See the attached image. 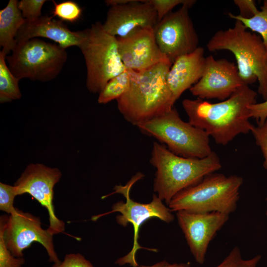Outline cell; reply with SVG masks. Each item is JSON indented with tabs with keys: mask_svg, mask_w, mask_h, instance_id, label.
Wrapping results in <instances>:
<instances>
[{
	"mask_svg": "<svg viewBox=\"0 0 267 267\" xmlns=\"http://www.w3.org/2000/svg\"><path fill=\"white\" fill-rule=\"evenodd\" d=\"M176 216L191 254L197 263L203 264L210 242L227 222L229 215L181 210L177 212Z\"/></svg>",
	"mask_w": 267,
	"mask_h": 267,
	"instance_id": "14",
	"label": "cell"
},
{
	"mask_svg": "<svg viewBox=\"0 0 267 267\" xmlns=\"http://www.w3.org/2000/svg\"><path fill=\"white\" fill-rule=\"evenodd\" d=\"M266 216H267V211L266 212Z\"/></svg>",
	"mask_w": 267,
	"mask_h": 267,
	"instance_id": "34",
	"label": "cell"
},
{
	"mask_svg": "<svg viewBox=\"0 0 267 267\" xmlns=\"http://www.w3.org/2000/svg\"><path fill=\"white\" fill-rule=\"evenodd\" d=\"M205 60L204 49L199 46L193 52L179 56L172 63L167 82L175 102L201 79Z\"/></svg>",
	"mask_w": 267,
	"mask_h": 267,
	"instance_id": "18",
	"label": "cell"
},
{
	"mask_svg": "<svg viewBox=\"0 0 267 267\" xmlns=\"http://www.w3.org/2000/svg\"><path fill=\"white\" fill-rule=\"evenodd\" d=\"M233 2L239 9L238 15L244 18H250L259 11L253 0H234Z\"/></svg>",
	"mask_w": 267,
	"mask_h": 267,
	"instance_id": "32",
	"label": "cell"
},
{
	"mask_svg": "<svg viewBox=\"0 0 267 267\" xmlns=\"http://www.w3.org/2000/svg\"><path fill=\"white\" fill-rule=\"evenodd\" d=\"M52 267H94L91 263L80 253H71L65 255L63 261L53 264Z\"/></svg>",
	"mask_w": 267,
	"mask_h": 267,
	"instance_id": "30",
	"label": "cell"
},
{
	"mask_svg": "<svg viewBox=\"0 0 267 267\" xmlns=\"http://www.w3.org/2000/svg\"><path fill=\"white\" fill-rule=\"evenodd\" d=\"M3 224L0 220V267H22L23 257L13 256L7 248L3 239Z\"/></svg>",
	"mask_w": 267,
	"mask_h": 267,
	"instance_id": "27",
	"label": "cell"
},
{
	"mask_svg": "<svg viewBox=\"0 0 267 267\" xmlns=\"http://www.w3.org/2000/svg\"><path fill=\"white\" fill-rule=\"evenodd\" d=\"M46 0H21L18 7L27 21H34L42 16V9Z\"/></svg>",
	"mask_w": 267,
	"mask_h": 267,
	"instance_id": "26",
	"label": "cell"
},
{
	"mask_svg": "<svg viewBox=\"0 0 267 267\" xmlns=\"http://www.w3.org/2000/svg\"><path fill=\"white\" fill-rule=\"evenodd\" d=\"M242 177L213 173L178 193L168 204L172 212H219L230 215L236 209Z\"/></svg>",
	"mask_w": 267,
	"mask_h": 267,
	"instance_id": "5",
	"label": "cell"
},
{
	"mask_svg": "<svg viewBox=\"0 0 267 267\" xmlns=\"http://www.w3.org/2000/svg\"><path fill=\"white\" fill-rule=\"evenodd\" d=\"M138 267H191V265L190 262L170 263L166 260H163L151 265H140Z\"/></svg>",
	"mask_w": 267,
	"mask_h": 267,
	"instance_id": "33",
	"label": "cell"
},
{
	"mask_svg": "<svg viewBox=\"0 0 267 267\" xmlns=\"http://www.w3.org/2000/svg\"><path fill=\"white\" fill-rule=\"evenodd\" d=\"M117 38L119 53L127 70L141 71L170 61L156 43L154 28H138L125 37Z\"/></svg>",
	"mask_w": 267,
	"mask_h": 267,
	"instance_id": "16",
	"label": "cell"
},
{
	"mask_svg": "<svg viewBox=\"0 0 267 267\" xmlns=\"http://www.w3.org/2000/svg\"><path fill=\"white\" fill-rule=\"evenodd\" d=\"M244 85L234 63L225 59L216 60L210 55L206 57L201 79L189 90L193 95L202 99L223 101Z\"/></svg>",
	"mask_w": 267,
	"mask_h": 267,
	"instance_id": "15",
	"label": "cell"
},
{
	"mask_svg": "<svg viewBox=\"0 0 267 267\" xmlns=\"http://www.w3.org/2000/svg\"><path fill=\"white\" fill-rule=\"evenodd\" d=\"M61 176L57 168L32 164L27 167L14 185L17 195L28 193L47 209L49 222L47 229L53 235L65 229L64 222L55 215L53 203L54 186Z\"/></svg>",
	"mask_w": 267,
	"mask_h": 267,
	"instance_id": "12",
	"label": "cell"
},
{
	"mask_svg": "<svg viewBox=\"0 0 267 267\" xmlns=\"http://www.w3.org/2000/svg\"><path fill=\"white\" fill-rule=\"evenodd\" d=\"M131 77L128 71L120 74L111 79L99 93L97 101L100 104H106L113 100H116L129 89Z\"/></svg>",
	"mask_w": 267,
	"mask_h": 267,
	"instance_id": "21",
	"label": "cell"
},
{
	"mask_svg": "<svg viewBox=\"0 0 267 267\" xmlns=\"http://www.w3.org/2000/svg\"><path fill=\"white\" fill-rule=\"evenodd\" d=\"M247 108L250 118L255 119L258 126L265 123L267 119V99L262 102L250 104Z\"/></svg>",
	"mask_w": 267,
	"mask_h": 267,
	"instance_id": "31",
	"label": "cell"
},
{
	"mask_svg": "<svg viewBox=\"0 0 267 267\" xmlns=\"http://www.w3.org/2000/svg\"><path fill=\"white\" fill-rule=\"evenodd\" d=\"M6 55L0 51V102L4 103L21 98L18 83L6 63Z\"/></svg>",
	"mask_w": 267,
	"mask_h": 267,
	"instance_id": "20",
	"label": "cell"
},
{
	"mask_svg": "<svg viewBox=\"0 0 267 267\" xmlns=\"http://www.w3.org/2000/svg\"><path fill=\"white\" fill-rule=\"evenodd\" d=\"M230 18L240 21L247 29L259 34L267 49V0H265L260 10L250 18H244L228 13Z\"/></svg>",
	"mask_w": 267,
	"mask_h": 267,
	"instance_id": "22",
	"label": "cell"
},
{
	"mask_svg": "<svg viewBox=\"0 0 267 267\" xmlns=\"http://www.w3.org/2000/svg\"><path fill=\"white\" fill-rule=\"evenodd\" d=\"M109 9L104 29L116 37H124L138 28H154L157 14L149 0H107Z\"/></svg>",
	"mask_w": 267,
	"mask_h": 267,
	"instance_id": "13",
	"label": "cell"
},
{
	"mask_svg": "<svg viewBox=\"0 0 267 267\" xmlns=\"http://www.w3.org/2000/svg\"><path fill=\"white\" fill-rule=\"evenodd\" d=\"M257 93L244 85L229 98L217 103L184 99L182 106L193 126L204 131L215 141L226 145L236 136L251 132L248 106L256 102Z\"/></svg>",
	"mask_w": 267,
	"mask_h": 267,
	"instance_id": "1",
	"label": "cell"
},
{
	"mask_svg": "<svg viewBox=\"0 0 267 267\" xmlns=\"http://www.w3.org/2000/svg\"><path fill=\"white\" fill-rule=\"evenodd\" d=\"M154 8L157 14L158 22L172 12V9L178 5L188 4L192 6L196 2L193 0H149Z\"/></svg>",
	"mask_w": 267,
	"mask_h": 267,
	"instance_id": "28",
	"label": "cell"
},
{
	"mask_svg": "<svg viewBox=\"0 0 267 267\" xmlns=\"http://www.w3.org/2000/svg\"><path fill=\"white\" fill-rule=\"evenodd\" d=\"M53 16H57L63 21L74 23L78 21L82 14V9L79 4L72 0L57 3L53 0Z\"/></svg>",
	"mask_w": 267,
	"mask_h": 267,
	"instance_id": "23",
	"label": "cell"
},
{
	"mask_svg": "<svg viewBox=\"0 0 267 267\" xmlns=\"http://www.w3.org/2000/svg\"><path fill=\"white\" fill-rule=\"evenodd\" d=\"M3 224V236L5 244L11 254L23 257V251L34 242L41 244L46 250L49 261L53 264L61 261L55 251L53 235L41 226L39 217L17 209L13 215H2L0 218Z\"/></svg>",
	"mask_w": 267,
	"mask_h": 267,
	"instance_id": "11",
	"label": "cell"
},
{
	"mask_svg": "<svg viewBox=\"0 0 267 267\" xmlns=\"http://www.w3.org/2000/svg\"><path fill=\"white\" fill-rule=\"evenodd\" d=\"M172 64L168 61L141 71L127 70L130 87L117 102L120 112L128 122L136 126L174 107L175 101L167 82Z\"/></svg>",
	"mask_w": 267,
	"mask_h": 267,
	"instance_id": "2",
	"label": "cell"
},
{
	"mask_svg": "<svg viewBox=\"0 0 267 267\" xmlns=\"http://www.w3.org/2000/svg\"><path fill=\"white\" fill-rule=\"evenodd\" d=\"M206 46L210 51L231 52L243 83L249 85L258 81V93L265 100L267 99V49L259 35L235 20L233 27L217 31Z\"/></svg>",
	"mask_w": 267,
	"mask_h": 267,
	"instance_id": "4",
	"label": "cell"
},
{
	"mask_svg": "<svg viewBox=\"0 0 267 267\" xmlns=\"http://www.w3.org/2000/svg\"><path fill=\"white\" fill-rule=\"evenodd\" d=\"M79 48L87 68L86 86L93 93H99L112 79L126 70L118 48L117 38L95 22L84 30Z\"/></svg>",
	"mask_w": 267,
	"mask_h": 267,
	"instance_id": "7",
	"label": "cell"
},
{
	"mask_svg": "<svg viewBox=\"0 0 267 267\" xmlns=\"http://www.w3.org/2000/svg\"><path fill=\"white\" fill-rule=\"evenodd\" d=\"M67 58L66 49L57 44L33 38L17 43L6 61L18 79L46 82L59 74Z\"/></svg>",
	"mask_w": 267,
	"mask_h": 267,
	"instance_id": "8",
	"label": "cell"
},
{
	"mask_svg": "<svg viewBox=\"0 0 267 267\" xmlns=\"http://www.w3.org/2000/svg\"><path fill=\"white\" fill-rule=\"evenodd\" d=\"M150 162L156 169L154 190L167 204L179 192L222 168L215 152L203 158L184 157L157 142L153 143Z\"/></svg>",
	"mask_w": 267,
	"mask_h": 267,
	"instance_id": "3",
	"label": "cell"
},
{
	"mask_svg": "<svg viewBox=\"0 0 267 267\" xmlns=\"http://www.w3.org/2000/svg\"><path fill=\"white\" fill-rule=\"evenodd\" d=\"M256 143L262 152L264 158V166L267 170V119L265 123L257 127H254L251 132ZM267 205V196L266 199Z\"/></svg>",
	"mask_w": 267,
	"mask_h": 267,
	"instance_id": "29",
	"label": "cell"
},
{
	"mask_svg": "<svg viewBox=\"0 0 267 267\" xmlns=\"http://www.w3.org/2000/svg\"><path fill=\"white\" fill-rule=\"evenodd\" d=\"M17 0H10L7 5L0 10V46L7 55L16 45V37L26 22L18 7Z\"/></svg>",
	"mask_w": 267,
	"mask_h": 267,
	"instance_id": "19",
	"label": "cell"
},
{
	"mask_svg": "<svg viewBox=\"0 0 267 267\" xmlns=\"http://www.w3.org/2000/svg\"><path fill=\"white\" fill-rule=\"evenodd\" d=\"M136 127L142 134L156 138L180 156L203 158L213 151L209 135L182 120L175 107Z\"/></svg>",
	"mask_w": 267,
	"mask_h": 267,
	"instance_id": "6",
	"label": "cell"
},
{
	"mask_svg": "<svg viewBox=\"0 0 267 267\" xmlns=\"http://www.w3.org/2000/svg\"><path fill=\"white\" fill-rule=\"evenodd\" d=\"M262 258L260 255L249 259H243L240 249L234 247L225 258L214 267H256Z\"/></svg>",
	"mask_w": 267,
	"mask_h": 267,
	"instance_id": "24",
	"label": "cell"
},
{
	"mask_svg": "<svg viewBox=\"0 0 267 267\" xmlns=\"http://www.w3.org/2000/svg\"><path fill=\"white\" fill-rule=\"evenodd\" d=\"M84 36V30L72 31L62 21L44 15L34 21L26 20L18 31L15 41L17 44L33 38H45L66 49L72 46L79 47Z\"/></svg>",
	"mask_w": 267,
	"mask_h": 267,
	"instance_id": "17",
	"label": "cell"
},
{
	"mask_svg": "<svg viewBox=\"0 0 267 267\" xmlns=\"http://www.w3.org/2000/svg\"><path fill=\"white\" fill-rule=\"evenodd\" d=\"M144 177V174L138 172L126 185H116L113 192L103 196L101 198H105L115 193H120L124 196L126 201H118L113 205L109 212L92 216L91 219V221L95 222L106 215L117 212L120 213L116 218V222L119 225L126 226L131 223L133 226L134 238L133 248L127 255L116 261V263L119 265L130 264L132 267L139 266L135 259L136 253L138 249H146L140 246L138 241L139 229L144 222L153 218L167 223L173 222L175 219L172 211L163 204L162 200L155 194H153L152 201L149 203H139L131 199L130 191L132 187Z\"/></svg>",
	"mask_w": 267,
	"mask_h": 267,
	"instance_id": "9",
	"label": "cell"
},
{
	"mask_svg": "<svg viewBox=\"0 0 267 267\" xmlns=\"http://www.w3.org/2000/svg\"><path fill=\"white\" fill-rule=\"evenodd\" d=\"M17 194L14 185L0 183V210L9 215L15 214L17 209L14 207V201Z\"/></svg>",
	"mask_w": 267,
	"mask_h": 267,
	"instance_id": "25",
	"label": "cell"
},
{
	"mask_svg": "<svg viewBox=\"0 0 267 267\" xmlns=\"http://www.w3.org/2000/svg\"><path fill=\"white\" fill-rule=\"evenodd\" d=\"M191 6L181 5L154 27L156 43L172 63L179 56L190 53L199 47L198 35L188 12Z\"/></svg>",
	"mask_w": 267,
	"mask_h": 267,
	"instance_id": "10",
	"label": "cell"
}]
</instances>
